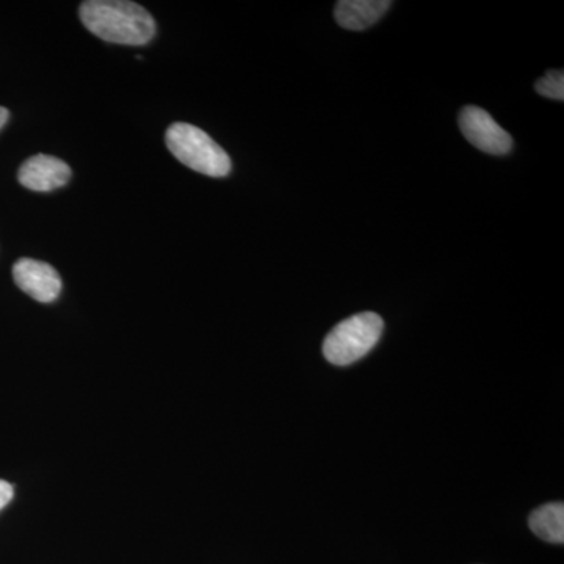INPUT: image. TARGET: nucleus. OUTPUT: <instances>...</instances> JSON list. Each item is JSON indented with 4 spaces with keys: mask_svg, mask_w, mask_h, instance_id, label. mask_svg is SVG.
Wrapping results in <instances>:
<instances>
[{
    "mask_svg": "<svg viewBox=\"0 0 564 564\" xmlns=\"http://www.w3.org/2000/svg\"><path fill=\"white\" fill-rule=\"evenodd\" d=\"M391 7V0H340L334 9V17L340 28L361 32L377 24Z\"/></svg>",
    "mask_w": 564,
    "mask_h": 564,
    "instance_id": "7",
    "label": "nucleus"
},
{
    "mask_svg": "<svg viewBox=\"0 0 564 564\" xmlns=\"http://www.w3.org/2000/svg\"><path fill=\"white\" fill-rule=\"evenodd\" d=\"M13 492V486L7 484V481L0 480V510L11 502Z\"/></svg>",
    "mask_w": 564,
    "mask_h": 564,
    "instance_id": "10",
    "label": "nucleus"
},
{
    "mask_svg": "<svg viewBox=\"0 0 564 564\" xmlns=\"http://www.w3.org/2000/svg\"><path fill=\"white\" fill-rule=\"evenodd\" d=\"M82 24L104 41L143 46L155 36L150 11L128 0H88L80 6Z\"/></svg>",
    "mask_w": 564,
    "mask_h": 564,
    "instance_id": "1",
    "label": "nucleus"
},
{
    "mask_svg": "<svg viewBox=\"0 0 564 564\" xmlns=\"http://www.w3.org/2000/svg\"><path fill=\"white\" fill-rule=\"evenodd\" d=\"M13 278L18 288L40 303H52L62 292V278L50 263L22 258L14 263Z\"/></svg>",
    "mask_w": 564,
    "mask_h": 564,
    "instance_id": "5",
    "label": "nucleus"
},
{
    "mask_svg": "<svg viewBox=\"0 0 564 564\" xmlns=\"http://www.w3.org/2000/svg\"><path fill=\"white\" fill-rule=\"evenodd\" d=\"M18 180L32 192H52L68 184L70 169L68 163L52 155L36 154L22 163Z\"/></svg>",
    "mask_w": 564,
    "mask_h": 564,
    "instance_id": "6",
    "label": "nucleus"
},
{
    "mask_svg": "<svg viewBox=\"0 0 564 564\" xmlns=\"http://www.w3.org/2000/svg\"><path fill=\"white\" fill-rule=\"evenodd\" d=\"M536 91L541 96L555 101L564 99V73L562 69L549 70L544 77L536 82Z\"/></svg>",
    "mask_w": 564,
    "mask_h": 564,
    "instance_id": "9",
    "label": "nucleus"
},
{
    "mask_svg": "<svg viewBox=\"0 0 564 564\" xmlns=\"http://www.w3.org/2000/svg\"><path fill=\"white\" fill-rule=\"evenodd\" d=\"M10 118V111L6 109V107H0V129L3 128V126L7 124V121H9Z\"/></svg>",
    "mask_w": 564,
    "mask_h": 564,
    "instance_id": "11",
    "label": "nucleus"
},
{
    "mask_svg": "<svg viewBox=\"0 0 564 564\" xmlns=\"http://www.w3.org/2000/svg\"><path fill=\"white\" fill-rule=\"evenodd\" d=\"M170 152L185 166L210 177H225L231 173L228 152L206 132L187 122H174L165 133Z\"/></svg>",
    "mask_w": 564,
    "mask_h": 564,
    "instance_id": "2",
    "label": "nucleus"
},
{
    "mask_svg": "<svg viewBox=\"0 0 564 564\" xmlns=\"http://www.w3.org/2000/svg\"><path fill=\"white\" fill-rule=\"evenodd\" d=\"M530 530L552 544L564 543V505L552 502L534 510L529 518Z\"/></svg>",
    "mask_w": 564,
    "mask_h": 564,
    "instance_id": "8",
    "label": "nucleus"
},
{
    "mask_svg": "<svg viewBox=\"0 0 564 564\" xmlns=\"http://www.w3.org/2000/svg\"><path fill=\"white\" fill-rule=\"evenodd\" d=\"M459 128L470 144L488 154L505 155L513 148L510 133L500 128L491 115L480 107H464L459 113Z\"/></svg>",
    "mask_w": 564,
    "mask_h": 564,
    "instance_id": "4",
    "label": "nucleus"
},
{
    "mask_svg": "<svg viewBox=\"0 0 564 564\" xmlns=\"http://www.w3.org/2000/svg\"><path fill=\"white\" fill-rule=\"evenodd\" d=\"M384 322L375 313L352 315L340 322L323 343V355L334 366H350L373 350L380 343Z\"/></svg>",
    "mask_w": 564,
    "mask_h": 564,
    "instance_id": "3",
    "label": "nucleus"
}]
</instances>
